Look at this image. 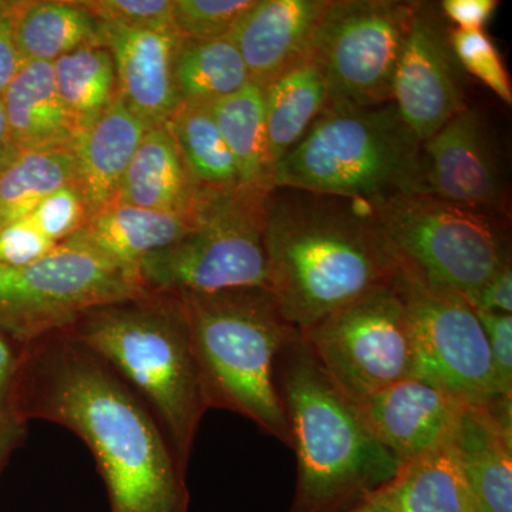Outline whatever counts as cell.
<instances>
[{
	"mask_svg": "<svg viewBox=\"0 0 512 512\" xmlns=\"http://www.w3.org/2000/svg\"><path fill=\"white\" fill-rule=\"evenodd\" d=\"M15 399L26 421L73 431L89 447L111 512H188L187 468L140 396L101 357L57 329L25 343Z\"/></svg>",
	"mask_w": 512,
	"mask_h": 512,
	"instance_id": "1",
	"label": "cell"
},
{
	"mask_svg": "<svg viewBox=\"0 0 512 512\" xmlns=\"http://www.w3.org/2000/svg\"><path fill=\"white\" fill-rule=\"evenodd\" d=\"M268 289L286 322L305 332L396 271L363 202L272 188L265 231Z\"/></svg>",
	"mask_w": 512,
	"mask_h": 512,
	"instance_id": "2",
	"label": "cell"
},
{
	"mask_svg": "<svg viewBox=\"0 0 512 512\" xmlns=\"http://www.w3.org/2000/svg\"><path fill=\"white\" fill-rule=\"evenodd\" d=\"M275 383L298 458L289 512H343L372 497L403 461L370 433L298 330L276 357Z\"/></svg>",
	"mask_w": 512,
	"mask_h": 512,
	"instance_id": "3",
	"label": "cell"
},
{
	"mask_svg": "<svg viewBox=\"0 0 512 512\" xmlns=\"http://www.w3.org/2000/svg\"><path fill=\"white\" fill-rule=\"evenodd\" d=\"M64 329L140 396L187 468L210 409L181 299L147 292L94 308Z\"/></svg>",
	"mask_w": 512,
	"mask_h": 512,
	"instance_id": "4",
	"label": "cell"
},
{
	"mask_svg": "<svg viewBox=\"0 0 512 512\" xmlns=\"http://www.w3.org/2000/svg\"><path fill=\"white\" fill-rule=\"evenodd\" d=\"M183 302L208 409L241 414L289 446L276 357L295 332L268 289L187 293Z\"/></svg>",
	"mask_w": 512,
	"mask_h": 512,
	"instance_id": "5",
	"label": "cell"
},
{
	"mask_svg": "<svg viewBox=\"0 0 512 512\" xmlns=\"http://www.w3.org/2000/svg\"><path fill=\"white\" fill-rule=\"evenodd\" d=\"M421 141L393 103L328 107L274 167L272 188L373 204L421 192Z\"/></svg>",
	"mask_w": 512,
	"mask_h": 512,
	"instance_id": "6",
	"label": "cell"
},
{
	"mask_svg": "<svg viewBox=\"0 0 512 512\" xmlns=\"http://www.w3.org/2000/svg\"><path fill=\"white\" fill-rule=\"evenodd\" d=\"M269 192L244 185H202L183 237L141 261V286L147 292L174 296L268 289Z\"/></svg>",
	"mask_w": 512,
	"mask_h": 512,
	"instance_id": "7",
	"label": "cell"
},
{
	"mask_svg": "<svg viewBox=\"0 0 512 512\" xmlns=\"http://www.w3.org/2000/svg\"><path fill=\"white\" fill-rule=\"evenodd\" d=\"M394 258L468 303L511 262L508 217L451 204L426 192L367 204Z\"/></svg>",
	"mask_w": 512,
	"mask_h": 512,
	"instance_id": "8",
	"label": "cell"
},
{
	"mask_svg": "<svg viewBox=\"0 0 512 512\" xmlns=\"http://www.w3.org/2000/svg\"><path fill=\"white\" fill-rule=\"evenodd\" d=\"M144 293L138 279L119 266L60 242L33 264L0 266V333L29 342L67 328L94 308Z\"/></svg>",
	"mask_w": 512,
	"mask_h": 512,
	"instance_id": "9",
	"label": "cell"
},
{
	"mask_svg": "<svg viewBox=\"0 0 512 512\" xmlns=\"http://www.w3.org/2000/svg\"><path fill=\"white\" fill-rule=\"evenodd\" d=\"M393 282L412 333L413 377L466 404L487 406L503 396L487 335L467 299L447 286L433 284L397 259Z\"/></svg>",
	"mask_w": 512,
	"mask_h": 512,
	"instance_id": "10",
	"label": "cell"
},
{
	"mask_svg": "<svg viewBox=\"0 0 512 512\" xmlns=\"http://www.w3.org/2000/svg\"><path fill=\"white\" fill-rule=\"evenodd\" d=\"M299 333L326 375L355 404L413 377L412 333L393 276Z\"/></svg>",
	"mask_w": 512,
	"mask_h": 512,
	"instance_id": "11",
	"label": "cell"
},
{
	"mask_svg": "<svg viewBox=\"0 0 512 512\" xmlns=\"http://www.w3.org/2000/svg\"><path fill=\"white\" fill-rule=\"evenodd\" d=\"M416 2L329 0L309 55L325 73L329 107L393 103L397 60Z\"/></svg>",
	"mask_w": 512,
	"mask_h": 512,
	"instance_id": "12",
	"label": "cell"
},
{
	"mask_svg": "<svg viewBox=\"0 0 512 512\" xmlns=\"http://www.w3.org/2000/svg\"><path fill=\"white\" fill-rule=\"evenodd\" d=\"M393 104L421 143L467 109L440 6L416 2L393 79Z\"/></svg>",
	"mask_w": 512,
	"mask_h": 512,
	"instance_id": "13",
	"label": "cell"
},
{
	"mask_svg": "<svg viewBox=\"0 0 512 512\" xmlns=\"http://www.w3.org/2000/svg\"><path fill=\"white\" fill-rule=\"evenodd\" d=\"M421 192L471 210L508 217L500 154L477 110L467 107L421 144Z\"/></svg>",
	"mask_w": 512,
	"mask_h": 512,
	"instance_id": "14",
	"label": "cell"
},
{
	"mask_svg": "<svg viewBox=\"0 0 512 512\" xmlns=\"http://www.w3.org/2000/svg\"><path fill=\"white\" fill-rule=\"evenodd\" d=\"M181 36L168 28H127L99 22V45L116 67L119 96L147 128L164 126L180 109L174 63Z\"/></svg>",
	"mask_w": 512,
	"mask_h": 512,
	"instance_id": "15",
	"label": "cell"
},
{
	"mask_svg": "<svg viewBox=\"0 0 512 512\" xmlns=\"http://www.w3.org/2000/svg\"><path fill=\"white\" fill-rule=\"evenodd\" d=\"M466 406L417 377L400 380L356 404L370 433L403 463L447 443Z\"/></svg>",
	"mask_w": 512,
	"mask_h": 512,
	"instance_id": "16",
	"label": "cell"
},
{
	"mask_svg": "<svg viewBox=\"0 0 512 512\" xmlns=\"http://www.w3.org/2000/svg\"><path fill=\"white\" fill-rule=\"evenodd\" d=\"M328 6L329 0H255L228 35L249 82L265 89L305 57Z\"/></svg>",
	"mask_w": 512,
	"mask_h": 512,
	"instance_id": "17",
	"label": "cell"
},
{
	"mask_svg": "<svg viewBox=\"0 0 512 512\" xmlns=\"http://www.w3.org/2000/svg\"><path fill=\"white\" fill-rule=\"evenodd\" d=\"M188 225V212L173 214L111 202L63 242L89 249L138 279L141 261L178 241Z\"/></svg>",
	"mask_w": 512,
	"mask_h": 512,
	"instance_id": "18",
	"label": "cell"
},
{
	"mask_svg": "<svg viewBox=\"0 0 512 512\" xmlns=\"http://www.w3.org/2000/svg\"><path fill=\"white\" fill-rule=\"evenodd\" d=\"M147 127L127 109L120 96L92 126L77 136L76 185L89 218L116 198L117 190Z\"/></svg>",
	"mask_w": 512,
	"mask_h": 512,
	"instance_id": "19",
	"label": "cell"
},
{
	"mask_svg": "<svg viewBox=\"0 0 512 512\" xmlns=\"http://www.w3.org/2000/svg\"><path fill=\"white\" fill-rule=\"evenodd\" d=\"M202 185L192 178L167 124L147 128L113 202L187 214Z\"/></svg>",
	"mask_w": 512,
	"mask_h": 512,
	"instance_id": "20",
	"label": "cell"
},
{
	"mask_svg": "<svg viewBox=\"0 0 512 512\" xmlns=\"http://www.w3.org/2000/svg\"><path fill=\"white\" fill-rule=\"evenodd\" d=\"M0 97L16 150L73 148L77 130L57 93L53 63H23Z\"/></svg>",
	"mask_w": 512,
	"mask_h": 512,
	"instance_id": "21",
	"label": "cell"
},
{
	"mask_svg": "<svg viewBox=\"0 0 512 512\" xmlns=\"http://www.w3.org/2000/svg\"><path fill=\"white\" fill-rule=\"evenodd\" d=\"M451 443L481 511L512 512V436L487 407L467 404Z\"/></svg>",
	"mask_w": 512,
	"mask_h": 512,
	"instance_id": "22",
	"label": "cell"
},
{
	"mask_svg": "<svg viewBox=\"0 0 512 512\" xmlns=\"http://www.w3.org/2000/svg\"><path fill=\"white\" fill-rule=\"evenodd\" d=\"M369 498L393 512H483L451 439L404 463L399 474Z\"/></svg>",
	"mask_w": 512,
	"mask_h": 512,
	"instance_id": "23",
	"label": "cell"
},
{
	"mask_svg": "<svg viewBox=\"0 0 512 512\" xmlns=\"http://www.w3.org/2000/svg\"><path fill=\"white\" fill-rule=\"evenodd\" d=\"M266 131L274 167L329 107L325 73L306 53L264 89Z\"/></svg>",
	"mask_w": 512,
	"mask_h": 512,
	"instance_id": "24",
	"label": "cell"
},
{
	"mask_svg": "<svg viewBox=\"0 0 512 512\" xmlns=\"http://www.w3.org/2000/svg\"><path fill=\"white\" fill-rule=\"evenodd\" d=\"M15 39L23 62L53 63L86 45H99V22L80 2H20Z\"/></svg>",
	"mask_w": 512,
	"mask_h": 512,
	"instance_id": "25",
	"label": "cell"
},
{
	"mask_svg": "<svg viewBox=\"0 0 512 512\" xmlns=\"http://www.w3.org/2000/svg\"><path fill=\"white\" fill-rule=\"evenodd\" d=\"M237 163L239 185L272 190L264 89L249 82L239 92L208 107Z\"/></svg>",
	"mask_w": 512,
	"mask_h": 512,
	"instance_id": "26",
	"label": "cell"
},
{
	"mask_svg": "<svg viewBox=\"0 0 512 512\" xmlns=\"http://www.w3.org/2000/svg\"><path fill=\"white\" fill-rule=\"evenodd\" d=\"M181 106L210 107L249 83L247 67L228 36L181 39L174 63Z\"/></svg>",
	"mask_w": 512,
	"mask_h": 512,
	"instance_id": "27",
	"label": "cell"
},
{
	"mask_svg": "<svg viewBox=\"0 0 512 512\" xmlns=\"http://www.w3.org/2000/svg\"><path fill=\"white\" fill-rule=\"evenodd\" d=\"M76 181L73 148L19 151L0 170V228L29 217L47 195Z\"/></svg>",
	"mask_w": 512,
	"mask_h": 512,
	"instance_id": "28",
	"label": "cell"
},
{
	"mask_svg": "<svg viewBox=\"0 0 512 512\" xmlns=\"http://www.w3.org/2000/svg\"><path fill=\"white\" fill-rule=\"evenodd\" d=\"M56 90L77 136L99 119L119 96L116 67L109 50L86 45L53 62Z\"/></svg>",
	"mask_w": 512,
	"mask_h": 512,
	"instance_id": "29",
	"label": "cell"
},
{
	"mask_svg": "<svg viewBox=\"0 0 512 512\" xmlns=\"http://www.w3.org/2000/svg\"><path fill=\"white\" fill-rule=\"evenodd\" d=\"M167 127L198 184L210 188L239 185L237 163L208 107L181 106Z\"/></svg>",
	"mask_w": 512,
	"mask_h": 512,
	"instance_id": "30",
	"label": "cell"
},
{
	"mask_svg": "<svg viewBox=\"0 0 512 512\" xmlns=\"http://www.w3.org/2000/svg\"><path fill=\"white\" fill-rule=\"evenodd\" d=\"M255 0H174L173 25L181 39L228 36Z\"/></svg>",
	"mask_w": 512,
	"mask_h": 512,
	"instance_id": "31",
	"label": "cell"
},
{
	"mask_svg": "<svg viewBox=\"0 0 512 512\" xmlns=\"http://www.w3.org/2000/svg\"><path fill=\"white\" fill-rule=\"evenodd\" d=\"M25 343L0 333V477L28 437L29 421L23 419L15 399L16 370Z\"/></svg>",
	"mask_w": 512,
	"mask_h": 512,
	"instance_id": "32",
	"label": "cell"
},
{
	"mask_svg": "<svg viewBox=\"0 0 512 512\" xmlns=\"http://www.w3.org/2000/svg\"><path fill=\"white\" fill-rule=\"evenodd\" d=\"M450 43L460 66L490 87L505 104L512 103L511 80L503 57L484 30L450 29Z\"/></svg>",
	"mask_w": 512,
	"mask_h": 512,
	"instance_id": "33",
	"label": "cell"
},
{
	"mask_svg": "<svg viewBox=\"0 0 512 512\" xmlns=\"http://www.w3.org/2000/svg\"><path fill=\"white\" fill-rule=\"evenodd\" d=\"M29 218L47 238L60 244L76 234L89 215L79 187L69 184L47 195Z\"/></svg>",
	"mask_w": 512,
	"mask_h": 512,
	"instance_id": "34",
	"label": "cell"
},
{
	"mask_svg": "<svg viewBox=\"0 0 512 512\" xmlns=\"http://www.w3.org/2000/svg\"><path fill=\"white\" fill-rule=\"evenodd\" d=\"M100 23L127 28H168L173 25V0H86L80 2Z\"/></svg>",
	"mask_w": 512,
	"mask_h": 512,
	"instance_id": "35",
	"label": "cell"
},
{
	"mask_svg": "<svg viewBox=\"0 0 512 512\" xmlns=\"http://www.w3.org/2000/svg\"><path fill=\"white\" fill-rule=\"evenodd\" d=\"M29 217L0 228V266L20 268L39 261L56 247Z\"/></svg>",
	"mask_w": 512,
	"mask_h": 512,
	"instance_id": "36",
	"label": "cell"
},
{
	"mask_svg": "<svg viewBox=\"0 0 512 512\" xmlns=\"http://www.w3.org/2000/svg\"><path fill=\"white\" fill-rule=\"evenodd\" d=\"M476 313L487 335L498 389L503 396H512V315L487 311Z\"/></svg>",
	"mask_w": 512,
	"mask_h": 512,
	"instance_id": "37",
	"label": "cell"
},
{
	"mask_svg": "<svg viewBox=\"0 0 512 512\" xmlns=\"http://www.w3.org/2000/svg\"><path fill=\"white\" fill-rule=\"evenodd\" d=\"M20 2L0 0V96L25 63L15 39V22Z\"/></svg>",
	"mask_w": 512,
	"mask_h": 512,
	"instance_id": "38",
	"label": "cell"
},
{
	"mask_svg": "<svg viewBox=\"0 0 512 512\" xmlns=\"http://www.w3.org/2000/svg\"><path fill=\"white\" fill-rule=\"evenodd\" d=\"M498 5L497 0H444L440 10L444 18L456 23L457 29L476 32L490 22Z\"/></svg>",
	"mask_w": 512,
	"mask_h": 512,
	"instance_id": "39",
	"label": "cell"
},
{
	"mask_svg": "<svg viewBox=\"0 0 512 512\" xmlns=\"http://www.w3.org/2000/svg\"><path fill=\"white\" fill-rule=\"evenodd\" d=\"M470 305L476 311L497 313L512 312V265L501 268L471 299Z\"/></svg>",
	"mask_w": 512,
	"mask_h": 512,
	"instance_id": "40",
	"label": "cell"
},
{
	"mask_svg": "<svg viewBox=\"0 0 512 512\" xmlns=\"http://www.w3.org/2000/svg\"><path fill=\"white\" fill-rule=\"evenodd\" d=\"M18 153L10 138L8 119H6L5 107L0 97V170Z\"/></svg>",
	"mask_w": 512,
	"mask_h": 512,
	"instance_id": "41",
	"label": "cell"
},
{
	"mask_svg": "<svg viewBox=\"0 0 512 512\" xmlns=\"http://www.w3.org/2000/svg\"><path fill=\"white\" fill-rule=\"evenodd\" d=\"M343 512H393L390 511L386 505L377 503L373 498H367L363 503L355 505V507L349 508V510Z\"/></svg>",
	"mask_w": 512,
	"mask_h": 512,
	"instance_id": "42",
	"label": "cell"
}]
</instances>
